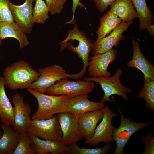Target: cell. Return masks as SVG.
<instances>
[{
  "label": "cell",
  "instance_id": "32",
  "mask_svg": "<svg viewBox=\"0 0 154 154\" xmlns=\"http://www.w3.org/2000/svg\"><path fill=\"white\" fill-rule=\"evenodd\" d=\"M116 0H93L94 3L100 12L105 11L109 6H110Z\"/></svg>",
  "mask_w": 154,
  "mask_h": 154
},
{
  "label": "cell",
  "instance_id": "16",
  "mask_svg": "<svg viewBox=\"0 0 154 154\" xmlns=\"http://www.w3.org/2000/svg\"><path fill=\"white\" fill-rule=\"evenodd\" d=\"M133 58L127 64L130 68H135L143 74V80H154V66L145 57L140 48L139 42L134 40L132 41Z\"/></svg>",
  "mask_w": 154,
  "mask_h": 154
},
{
  "label": "cell",
  "instance_id": "13",
  "mask_svg": "<svg viewBox=\"0 0 154 154\" xmlns=\"http://www.w3.org/2000/svg\"><path fill=\"white\" fill-rule=\"evenodd\" d=\"M132 22L122 21L119 24L108 36L98 41L93 43L92 54L93 56L105 53L112 48L117 47L120 41L123 38V33L127 30Z\"/></svg>",
  "mask_w": 154,
  "mask_h": 154
},
{
  "label": "cell",
  "instance_id": "33",
  "mask_svg": "<svg viewBox=\"0 0 154 154\" xmlns=\"http://www.w3.org/2000/svg\"><path fill=\"white\" fill-rule=\"evenodd\" d=\"M73 5L72 8V10L73 13V15L72 19L68 22H66V24H74L75 23L74 20V17L75 12L76 8L79 7L80 8H85V7L84 5L81 3L80 0H72Z\"/></svg>",
  "mask_w": 154,
  "mask_h": 154
},
{
  "label": "cell",
  "instance_id": "36",
  "mask_svg": "<svg viewBox=\"0 0 154 154\" xmlns=\"http://www.w3.org/2000/svg\"><path fill=\"white\" fill-rule=\"evenodd\" d=\"M2 44V40H0V46Z\"/></svg>",
  "mask_w": 154,
  "mask_h": 154
},
{
  "label": "cell",
  "instance_id": "37",
  "mask_svg": "<svg viewBox=\"0 0 154 154\" xmlns=\"http://www.w3.org/2000/svg\"></svg>",
  "mask_w": 154,
  "mask_h": 154
},
{
  "label": "cell",
  "instance_id": "17",
  "mask_svg": "<svg viewBox=\"0 0 154 154\" xmlns=\"http://www.w3.org/2000/svg\"><path fill=\"white\" fill-rule=\"evenodd\" d=\"M103 116L102 109L86 112L80 116L78 121L80 131L82 137L87 143L93 136L97 125Z\"/></svg>",
  "mask_w": 154,
  "mask_h": 154
},
{
  "label": "cell",
  "instance_id": "22",
  "mask_svg": "<svg viewBox=\"0 0 154 154\" xmlns=\"http://www.w3.org/2000/svg\"><path fill=\"white\" fill-rule=\"evenodd\" d=\"M5 82L3 77H0V117L5 124L12 126L13 122V107L5 90Z\"/></svg>",
  "mask_w": 154,
  "mask_h": 154
},
{
  "label": "cell",
  "instance_id": "7",
  "mask_svg": "<svg viewBox=\"0 0 154 154\" xmlns=\"http://www.w3.org/2000/svg\"><path fill=\"white\" fill-rule=\"evenodd\" d=\"M27 132L44 139L60 141L62 136L61 127L56 115L46 119H31Z\"/></svg>",
  "mask_w": 154,
  "mask_h": 154
},
{
  "label": "cell",
  "instance_id": "23",
  "mask_svg": "<svg viewBox=\"0 0 154 154\" xmlns=\"http://www.w3.org/2000/svg\"><path fill=\"white\" fill-rule=\"evenodd\" d=\"M121 20L110 10L100 18L99 26L96 31L98 41L113 31L119 24Z\"/></svg>",
  "mask_w": 154,
  "mask_h": 154
},
{
  "label": "cell",
  "instance_id": "4",
  "mask_svg": "<svg viewBox=\"0 0 154 154\" xmlns=\"http://www.w3.org/2000/svg\"><path fill=\"white\" fill-rule=\"evenodd\" d=\"M120 115V124L114 130L113 138L116 144L114 154H124V148L131 136L137 131L153 125V122H135L127 118L117 108Z\"/></svg>",
  "mask_w": 154,
  "mask_h": 154
},
{
  "label": "cell",
  "instance_id": "9",
  "mask_svg": "<svg viewBox=\"0 0 154 154\" xmlns=\"http://www.w3.org/2000/svg\"><path fill=\"white\" fill-rule=\"evenodd\" d=\"M103 116L102 120L96 127L92 137L87 143L91 146H96L101 142L106 144L114 141L113 132L115 127L112 124V120L117 116L118 114L113 113L107 105L102 109Z\"/></svg>",
  "mask_w": 154,
  "mask_h": 154
},
{
  "label": "cell",
  "instance_id": "14",
  "mask_svg": "<svg viewBox=\"0 0 154 154\" xmlns=\"http://www.w3.org/2000/svg\"><path fill=\"white\" fill-rule=\"evenodd\" d=\"M35 0H25L20 5L11 2L9 7L13 21L21 28L25 34L31 32L33 24V3Z\"/></svg>",
  "mask_w": 154,
  "mask_h": 154
},
{
  "label": "cell",
  "instance_id": "25",
  "mask_svg": "<svg viewBox=\"0 0 154 154\" xmlns=\"http://www.w3.org/2000/svg\"><path fill=\"white\" fill-rule=\"evenodd\" d=\"M144 85L137 97L144 99L146 108L154 113V80H143Z\"/></svg>",
  "mask_w": 154,
  "mask_h": 154
},
{
  "label": "cell",
  "instance_id": "24",
  "mask_svg": "<svg viewBox=\"0 0 154 154\" xmlns=\"http://www.w3.org/2000/svg\"><path fill=\"white\" fill-rule=\"evenodd\" d=\"M130 0L135 9L139 20V29L140 31L144 30L153 22V15L145 0Z\"/></svg>",
  "mask_w": 154,
  "mask_h": 154
},
{
  "label": "cell",
  "instance_id": "1",
  "mask_svg": "<svg viewBox=\"0 0 154 154\" xmlns=\"http://www.w3.org/2000/svg\"><path fill=\"white\" fill-rule=\"evenodd\" d=\"M3 73L5 86L11 90L28 88L40 75L28 62L23 60L7 66Z\"/></svg>",
  "mask_w": 154,
  "mask_h": 154
},
{
  "label": "cell",
  "instance_id": "11",
  "mask_svg": "<svg viewBox=\"0 0 154 154\" xmlns=\"http://www.w3.org/2000/svg\"><path fill=\"white\" fill-rule=\"evenodd\" d=\"M11 102L14 106L12 128L19 133L27 132L31 119L32 110L29 105L25 102L23 96L19 93L12 94Z\"/></svg>",
  "mask_w": 154,
  "mask_h": 154
},
{
  "label": "cell",
  "instance_id": "8",
  "mask_svg": "<svg viewBox=\"0 0 154 154\" xmlns=\"http://www.w3.org/2000/svg\"><path fill=\"white\" fill-rule=\"evenodd\" d=\"M40 75L28 88L44 94L47 89L57 81L63 78H68L66 70L59 65L54 64L39 68Z\"/></svg>",
  "mask_w": 154,
  "mask_h": 154
},
{
  "label": "cell",
  "instance_id": "19",
  "mask_svg": "<svg viewBox=\"0 0 154 154\" xmlns=\"http://www.w3.org/2000/svg\"><path fill=\"white\" fill-rule=\"evenodd\" d=\"M1 128L3 133L0 137V154H12L18 143L20 133L4 123Z\"/></svg>",
  "mask_w": 154,
  "mask_h": 154
},
{
  "label": "cell",
  "instance_id": "12",
  "mask_svg": "<svg viewBox=\"0 0 154 154\" xmlns=\"http://www.w3.org/2000/svg\"><path fill=\"white\" fill-rule=\"evenodd\" d=\"M117 53V50L112 48L104 53L91 57L88 66L89 75L94 77L111 76V73L108 70V67L116 60Z\"/></svg>",
  "mask_w": 154,
  "mask_h": 154
},
{
  "label": "cell",
  "instance_id": "30",
  "mask_svg": "<svg viewBox=\"0 0 154 154\" xmlns=\"http://www.w3.org/2000/svg\"><path fill=\"white\" fill-rule=\"evenodd\" d=\"M67 0H46L49 12L52 15L60 13L62 12Z\"/></svg>",
  "mask_w": 154,
  "mask_h": 154
},
{
  "label": "cell",
  "instance_id": "10",
  "mask_svg": "<svg viewBox=\"0 0 154 154\" xmlns=\"http://www.w3.org/2000/svg\"><path fill=\"white\" fill-rule=\"evenodd\" d=\"M62 133L61 142L66 146L77 143L82 139L78 118L73 114L65 112L56 114Z\"/></svg>",
  "mask_w": 154,
  "mask_h": 154
},
{
  "label": "cell",
  "instance_id": "20",
  "mask_svg": "<svg viewBox=\"0 0 154 154\" xmlns=\"http://www.w3.org/2000/svg\"><path fill=\"white\" fill-rule=\"evenodd\" d=\"M10 37L15 38L18 41L20 49L29 43L25 33L15 21H0V40Z\"/></svg>",
  "mask_w": 154,
  "mask_h": 154
},
{
  "label": "cell",
  "instance_id": "28",
  "mask_svg": "<svg viewBox=\"0 0 154 154\" xmlns=\"http://www.w3.org/2000/svg\"><path fill=\"white\" fill-rule=\"evenodd\" d=\"M20 133L18 143L12 154H37L31 146V140L27 132Z\"/></svg>",
  "mask_w": 154,
  "mask_h": 154
},
{
  "label": "cell",
  "instance_id": "21",
  "mask_svg": "<svg viewBox=\"0 0 154 154\" xmlns=\"http://www.w3.org/2000/svg\"><path fill=\"white\" fill-rule=\"evenodd\" d=\"M111 12L121 21L132 22L137 17L135 8L130 0H116L110 5Z\"/></svg>",
  "mask_w": 154,
  "mask_h": 154
},
{
  "label": "cell",
  "instance_id": "18",
  "mask_svg": "<svg viewBox=\"0 0 154 154\" xmlns=\"http://www.w3.org/2000/svg\"><path fill=\"white\" fill-rule=\"evenodd\" d=\"M27 133L31 140V146L37 154H69L68 147L61 141L41 139Z\"/></svg>",
  "mask_w": 154,
  "mask_h": 154
},
{
  "label": "cell",
  "instance_id": "5",
  "mask_svg": "<svg viewBox=\"0 0 154 154\" xmlns=\"http://www.w3.org/2000/svg\"><path fill=\"white\" fill-rule=\"evenodd\" d=\"M121 67L118 68L116 73L113 76L91 77L90 78L83 77L85 80L92 81L99 83L104 92V94L102 97L100 101L114 102L110 98L112 95L116 94L121 96L125 100L128 101L127 93L131 92V89L123 86L121 83L120 78L123 73Z\"/></svg>",
  "mask_w": 154,
  "mask_h": 154
},
{
  "label": "cell",
  "instance_id": "3",
  "mask_svg": "<svg viewBox=\"0 0 154 154\" xmlns=\"http://www.w3.org/2000/svg\"><path fill=\"white\" fill-rule=\"evenodd\" d=\"M74 24L73 29L67 31L68 34L77 40V46H74L68 42L60 44L61 47L60 52H62L67 48L74 53L77 54L78 58L82 60L83 66L79 72L67 75L68 78L77 80L83 77L86 73L89 61V54L92 49L93 44L83 32L79 30L78 25L75 23Z\"/></svg>",
  "mask_w": 154,
  "mask_h": 154
},
{
  "label": "cell",
  "instance_id": "15",
  "mask_svg": "<svg viewBox=\"0 0 154 154\" xmlns=\"http://www.w3.org/2000/svg\"><path fill=\"white\" fill-rule=\"evenodd\" d=\"M88 94H82L74 97H68L66 102L67 111L73 114L78 118L87 112L102 109L104 102H96L90 100Z\"/></svg>",
  "mask_w": 154,
  "mask_h": 154
},
{
  "label": "cell",
  "instance_id": "29",
  "mask_svg": "<svg viewBox=\"0 0 154 154\" xmlns=\"http://www.w3.org/2000/svg\"><path fill=\"white\" fill-rule=\"evenodd\" d=\"M11 0H0V21L10 22L13 21L9 7Z\"/></svg>",
  "mask_w": 154,
  "mask_h": 154
},
{
  "label": "cell",
  "instance_id": "35",
  "mask_svg": "<svg viewBox=\"0 0 154 154\" xmlns=\"http://www.w3.org/2000/svg\"><path fill=\"white\" fill-rule=\"evenodd\" d=\"M3 133V131L1 129H0V137Z\"/></svg>",
  "mask_w": 154,
  "mask_h": 154
},
{
  "label": "cell",
  "instance_id": "2",
  "mask_svg": "<svg viewBox=\"0 0 154 154\" xmlns=\"http://www.w3.org/2000/svg\"><path fill=\"white\" fill-rule=\"evenodd\" d=\"M27 90L37 99L38 108L31 115L32 119H46L51 118L56 114L67 112L66 103L68 96L64 94L53 96L37 92L28 88Z\"/></svg>",
  "mask_w": 154,
  "mask_h": 154
},
{
  "label": "cell",
  "instance_id": "31",
  "mask_svg": "<svg viewBox=\"0 0 154 154\" xmlns=\"http://www.w3.org/2000/svg\"><path fill=\"white\" fill-rule=\"evenodd\" d=\"M142 140L144 143L145 148L143 154H154V140L152 133L149 132L146 136L143 135Z\"/></svg>",
  "mask_w": 154,
  "mask_h": 154
},
{
  "label": "cell",
  "instance_id": "6",
  "mask_svg": "<svg viewBox=\"0 0 154 154\" xmlns=\"http://www.w3.org/2000/svg\"><path fill=\"white\" fill-rule=\"evenodd\" d=\"M94 81L78 80L69 81L63 78L56 81L47 90V94L53 96L64 94L74 97L82 94H89L95 88Z\"/></svg>",
  "mask_w": 154,
  "mask_h": 154
},
{
  "label": "cell",
  "instance_id": "27",
  "mask_svg": "<svg viewBox=\"0 0 154 154\" xmlns=\"http://www.w3.org/2000/svg\"><path fill=\"white\" fill-rule=\"evenodd\" d=\"M33 12V23L44 24L49 18L48 8L43 0H35Z\"/></svg>",
  "mask_w": 154,
  "mask_h": 154
},
{
  "label": "cell",
  "instance_id": "34",
  "mask_svg": "<svg viewBox=\"0 0 154 154\" xmlns=\"http://www.w3.org/2000/svg\"><path fill=\"white\" fill-rule=\"evenodd\" d=\"M147 30L151 35H154V26L152 24H150L147 26Z\"/></svg>",
  "mask_w": 154,
  "mask_h": 154
},
{
  "label": "cell",
  "instance_id": "26",
  "mask_svg": "<svg viewBox=\"0 0 154 154\" xmlns=\"http://www.w3.org/2000/svg\"><path fill=\"white\" fill-rule=\"evenodd\" d=\"M68 147V151L71 154H106L112 148L113 146L110 143L104 146L96 148H80L74 143Z\"/></svg>",
  "mask_w": 154,
  "mask_h": 154
}]
</instances>
